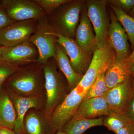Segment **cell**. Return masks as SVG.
<instances>
[{
	"instance_id": "b9f144b4",
	"label": "cell",
	"mask_w": 134,
	"mask_h": 134,
	"mask_svg": "<svg viewBox=\"0 0 134 134\" xmlns=\"http://www.w3.org/2000/svg\"></svg>"
},
{
	"instance_id": "d590c367",
	"label": "cell",
	"mask_w": 134,
	"mask_h": 134,
	"mask_svg": "<svg viewBox=\"0 0 134 134\" xmlns=\"http://www.w3.org/2000/svg\"><path fill=\"white\" fill-rule=\"evenodd\" d=\"M131 79H132V88H133V92L134 96V76L131 75Z\"/></svg>"
},
{
	"instance_id": "ac0fdd59",
	"label": "cell",
	"mask_w": 134,
	"mask_h": 134,
	"mask_svg": "<svg viewBox=\"0 0 134 134\" xmlns=\"http://www.w3.org/2000/svg\"><path fill=\"white\" fill-rule=\"evenodd\" d=\"M126 59L118 60L115 58L107 70L105 81L109 90L125 81L131 76L130 67Z\"/></svg>"
},
{
	"instance_id": "1f68e13d",
	"label": "cell",
	"mask_w": 134,
	"mask_h": 134,
	"mask_svg": "<svg viewBox=\"0 0 134 134\" xmlns=\"http://www.w3.org/2000/svg\"><path fill=\"white\" fill-rule=\"evenodd\" d=\"M0 134H16L14 133L12 130L4 128H0Z\"/></svg>"
},
{
	"instance_id": "7c38bea8",
	"label": "cell",
	"mask_w": 134,
	"mask_h": 134,
	"mask_svg": "<svg viewBox=\"0 0 134 134\" xmlns=\"http://www.w3.org/2000/svg\"><path fill=\"white\" fill-rule=\"evenodd\" d=\"M104 97L110 110L125 114L134 97L131 76L109 89Z\"/></svg>"
},
{
	"instance_id": "4fadbf2b",
	"label": "cell",
	"mask_w": 134,
	"mask_h": 134,
	"mask_svg": "<svg viewBox=\"0 0 134 134\" xmlns=\"http://www.w3.org/2000/svg\"><path fill=\"white\" fill-rule=\"evenodd\" d=\"M111 23L109 25L107 41L115 52L116 59H126L130 54L128 37L125 29L117 21L113 11L110 12Z\"/></svg>"
},
{
	"instance_id": "52a82bcc",
	"label": "cell",
	"mask_w": 134,
	"mask_h": 134,
	"mask_svg": "<svg viewBox=\"0 0 134 134\" xmlns=\"http://www.w3.org/2000/svg\"><path fill=\"white\" fill-rule=\"evenodd\" d=\"M107 1L91 0L87 2V14L96 34L97 49L107 41L110 23L106 4Z\"/></svg>"
},
{
	"instance_id": "ffe728a7",
	"label": "cell",
	"mask_w": 134,
	"mask_h": 134,
	"mask_svg": "<svg viewBox=\"0 0 134 134\" xmlns=\"http://www.w3.org/2000/svg\"><path fill=\"white\" fill-rule=\"evenodd\" d=\"M104 117L82 119L74 121H69L64 126L62 130L67 134H83L91 128L103 126Z\"/></svg>"
},
{
	"instance_id": "9a60e30c",
	"label": "cell",
	"mask_w": 134,
	"mask_h": 134,
	"mask_svg": "<svg viewBox=\"0 0 134 134\" xmlns=\"http://www.w3.org/2000/svg\"><path fill=\"white\" fill-rule=\"evenodd\" d=\"M110 108L104 96L84 99L79 106L75 115L70 121L82 119H95L100 116H107Z\"/></svg>"
},
{
	"instance_id": "8992f818",
	"label": "cell",
	"mask_w": 134,
	"mask_h": 134,
	"mask_svg": "<svg viewBox=\"0 0 134 134\" xmlns=\"http://www.w3.org/2000/svg\"><path fill=\"white\" fill-rule=\"evenodd\" d=\"M115 58V52L107 41L93 53L90 66L77 86L88 92L96 79L101 74L106 72Z\"/></svg>"
},
{
	"instance_id": "e0dca14e",
	"label": "cell",
	"mask_w": 134,
	"mask_h": 134,
	"mask_svg": "<svg viewBox=\"0 0 134 134\" xmlns=\"http://www.w3.org/2000/svg\"><path fill=\"white\" fill-rule=\"evenodd\" d=\"M58 68L66 79L69 90L71 91L77 86L84 75L75 72L70 63L69 58L64 48L57 43L55 57Z\"/></svg>"
},
{
	"instance_id": "74e56055",
	"label": "cell",
	"mask_w": 134,
	"mask_h": 134,
	"mask_svg": "<svg viewBox=\"0 0 134 134\" xmlns=\"http://www.w3.org/2000/svg\"><path fill=\"white\" fill-rule=\"evenodd\" d=\"M109 134L108 133H103V134Z\"/></svg>"
},
{
	"instance_id": "8fae6325",
	"label": "cell",
	"mask_w": 134,
	"mask_h": 134,
	"mask_svg": "<svg viewBox=\"0 0 134 134\" xmlns=\"http://www.w3.org/2000/svg\"><path fill=\"white\" fill-rule=\"evenodd\" d=\"M38 58L37 47L27 40L14 46L5 47L1 60L20 66L37 62Z\"/></svg>"
},
{
	"instance_id": "e575fe53",
	"label": "cell",
	"mask_w": 134,
	"mask_h": 134,
	"mask_svg": "<svg viewBox=\"0 0 134 134\" xmlns=\"http://www.w3.org/2000/svg\"><path fill=\"white\" fill-rule=\"evenodd\" d=\"M128 13V14L129 15H130V16L132 17L133 18H134V7Z\"/></svg>"
},
{
	"instance_id": "ba28073f",
	"label": "cell",
	"mask_w": 134,
	"mask_h": 134,
	"mask_svg": "<svg viewBox=\"0 0 134 134\" xmlns=\"http://www.w3.org/2000/svg\"><path fill=\"white\" fill-rule=\"evenodd\" d=\"M9 17L14 22L30 19L39 21L46 16L39 5L34 0H1Z\"/></svg>"
},
{
	"instance_id": "30bf717a",
	"label": "cell",
	"mask_w": 134,
	"mask_h": 134,
	"mask_svg": "<svg viewBox=\"0 0 134 134\" xmlns=\"http://www.w3.org/2000/svg\"><path fill=\"white\" fill-rule=\"evenodd\" d=\"M55 35L57 42L65 49L75 72L84 75L91 63L93 55L84 51L75 39L66 37L56 32Z\"/></svg>"
},
{
	"instance_id": "d4e9b609",
	"label": "cell",
	"mask_w": 134,
	"mask_h": 134,
	"mask_svg": "<svg viewBox=\"0 0 134 134\" xmlns=\"http://www.w3.org/2000/svg\"><path fill=\"white\" fill-rule=\"evenodd\" d=\"M71 0H34L43 9L46 16L58 7Z\"/></svg>"
},
{
	"instance_id": "f546056e",
	"label": "cell",
	"mask_w": 134,
	"mask_h": 134,
	"mask_svg": "<svg viewBox=\"0 0 134 134\" xmlns=\"http://www.w3.org/2000/svg\"><path fill=\"white\" fill-rule=\"evenodd\" d=\"M125 114L130 121L134 124V96L126 110Z\"/></svg>"
},
{
	"instance_id": "ab89813d",
	"label": "cell",
	"mask_w": 134,
	"mask_h": 134,
	"mask_svg": "<svg viewBox=\"0 0 134 134\" xmlns=\"http://www.w3.org/2000/svg\"><path fill=\"white\" fill-rule=\"evenodd\" d=\"M1 88H0V90H1Z\"/></svg>"
},
{
	"instance_id": "4316f807",
	"label": "cell",
	"mask_w": 134,
	"mask_h": 134,
	"mask_svg": "<svg viewBox=\"0 0 134 134\" xmlns=\"http://www.w3.org/2000/svg\"><path fill=\"white\" fill-rule=\"evenodd\" d=\"M109 5L118 8L126 13H129L134 7V0H111L107 1Z\"/></svg>"
},
{
	"instance_id": "5b68a950",
	"label": "cell",
	"mask_w": 134,
	"mask_h": 134,
	"mask_svg": "<svg viewBox=\"0 0 134 134\" xmlns=\"http://www.w3.org/2000/svg\"><path fill=\"white\" fill-rule=\"evenodd\" d=\"M87 93L78 86L70 92L53 113L49 122L53 129L58 131L62 130L74 118Z\"/></svg>"
},
{
	"instance_id": "3957f363",
	"label": "cell",
	"mask_w": 134,
	"mask_h": 134,
	"mask_svg": "<svg viewBox=\"0 0 134 134\" xmlns=\"http://www.w3.org/2000/svg\"><path fill=\"white\" fill-rule=\"evenodd\" d=\"M83 2L82 1L71 0L47 16L48 22L56 33L75 39Z\"/></svg>"
},
{
	"instance_id": "f35d334b",
	"label": "cell",
	"mask_w": 134,
	"mask_h": 134,
	"mask_svg": "<svg viewBox=\"0 0 134 134\" xmlns=\"http://www.w3.org/2000/svg\"><path fill=\"white\" fill-rule=\"evenodd\" d=\"M2 46L1 45V44H0V46Z\"/></svg>"
},
{
	"instance_id": "44dd1931",
	"label": "cell",
	"mask_w": 134,
	"mask_h": 134,
	"mask_svg": "<svg viewBox=\"0 0 134 134\" xmlns=\"http://www.w3.org/2000/svg\"><path fill=\"white\" fill-rule=\"evenodd\" d=\"M115 15V18L121 24L126 32L129 40L133 49L134 48V18L118 8L109 5Z\"/></svg>"
},
{
	"instance_id": "7a4b0ae2",
	"label": "cell",
	"mask_w": 134,
	"mask_h": 134,
	"mask_svg": "<svg viewBox=\"0 0 134 134\" xmlns=\"http://www.w3.org/2000/svg\"><path fill=\"white\" fill-rule=\"evenodd\" d=\"M43 65L46 96L44 115L50 121L54 111L65 99L69 90L66 79L58 70L55 58H50Z\"/></svg>"
},
{
	"instance_id": "7402d4cb",
	"label": "cell",
	"mask_w": 134,
	"mask_h": 134,
	"mask_svg": "<svg viewBox=\"0 0 134 134\" xmlns=\"http://www.w3.org/2000/svg\"><path fill=\"white\" fill-rule=\"evenodd\" d=\"M130 122L125 114L110 110L108 115L104 118L103 126L115 133Z\"/></svg>"
},
{
	"instance_id": "9c48e42d",
	"label": "cell",
	"mask_w": 134,
	"mask_h": 134,
	"mask_svg": "<svg viewBox=\"0 0 134 134\" xmlns=\"http://www.w3.org/2000/svg\"><path fill=\"white\" fill-rule=\"evenodd\" d=\"M38 21L30 19L15 22L0 31V44L5 47L14 46L29 40L36 31Z\"/></svg>"
},
{
	"instance_id": "5bb4252c",
	"label": "cell",
	"mask_w": 134,
	"mask_h": 134,
	"mask_svg": "<svg viewBox=\"0 0 134 134\" xmlns=\"http://www.w3.org/2000/svg\"><path fill=\"white\" fill-rule=\"evenodd\" d=\"M75 38L80 47L86 52L93 54L97 49V39L93 26L87 12L83 11V8Z\"/></svg>"
},
{
	"instance_id": "8d00e7d4",
	"label": "cell",
	"mask_w": 134,
	"mask_h": 134,
	"mask_svg": "<svg viewBox=\"0 0 134 134\" xmlns=\"http://www.w3.org/2000/svg\"><path fill=\"white\" fill-rule=\"evenodd\" d=\"M56 134H67L65 132H63L62 130L58 131V133Z\"/></svg>"
},
{
	"instance_id": "d6a6232c",
	"label": "cell",
	"mask_w": 134,
	"mask_h": 134,
	"mask_svg": "<svg viewBox=\"0 0 134 134\" xmlns=\"http://www.w3.org/2000/svg\"><path fill=\"white\" fill-rule=\"evenodd\" d=\"M129 71L130 75L134 76V62L132 63L130 67Z\"/></svg>"
},
{
	"instance_id": "4dcf8cb0",
	"label": "cell",
	"mask_w": 134,
	"mask_h": 134,
	"mask_svg": "<svg viewBox=\"0 0 134 134\" xmlns=\"http://www.w3.org/2000/svg\"><path fill=\"white\" fill-rule=\"evenodd\" d=\"M126 62L129 67L134 62V48L132 52L130 54L129 57L126 59Z\"/></svg>"
},
{
	"instance_id": "484cf974",
	"label": "cell",
	"mask_w": 134,
	"mask_h": 134,
	"mask_svg": "<svg viewBox=\"0 0 134 134\" xmlns=\"http://www.w3.org/2000/svg\"><path fill=\"white\" fill-rule=\"evenodd\" d=\"M19 66L0 60V88L2 87L6 80Z\"/></svg>"
},
{
	"instance_id": "f1b7e54d",
	"label": "cell",
	"mask_w": 134,
	"mask_h": 134,
	"mask_svg": "<svg viewBox=\"0 0 134 134\" xmlns=\"http://www.w3.org/2000/svg\"><path fill=\"white\" fill-rule=\"evenodd\" d=\"M115 134H134V124L130 122L115 133Z\"/></svg>"
},
{
	"instance_id": "836d02e7",
	"label": "cell",
	"mask_w": 134,
	"mask_h": 134,
	"mask_svg": "<svg viewBox=\"0 0 134 134\" xmlns=\"http://www.w3.org/2000/svg\"><path fill=\"white\" fill-rule=\"evenodd\" d=\"M5 48V47L3 46H0V60L2 58L3 53Z\"/></svg>"
},
{
	"instance_id": "6da1fadb",
	"label": "cell",
	"mask_w": 134,
	"mask_h": 134,
	"mask_svg": "<svg viewBox=\"0 0 134 134\" xmlns=\"http://www.w3.org/2000/svg\"><path fill=\"white\" fill-rule=\"evenodd\" d=\"M3 85L18 96L37 97L38 91L45 87L43 64L36 62L19 66Z\"/></svg>"
},
{
	"instance_id": "60d3db41",
	"label": "cell",
	"mask_w": 134,
	"mask_h": 134,
	"mask_svg": "<svg viewBox=\"0 0 134 134\" xmlns=\"http://www.w3.org/2000/svg\"><path fill=\"white\" fill-rule=\"evenodd\" d=\"M0 128H1V127H0Z\"/></svg>"
},
{
	"instance_id": "83f0119b",
	"label": "cell",
	"mask_w": 134,
	"mask_h": 134,
	"mask_svg": "<svg viewBox=\"0 0 134 134\" xmlns=\"http://www.w3.org/2000/svg\"><path fill=\"white\" fill-rule=\"evenodd\" d=\"M14 21L11 20L6 14L4 7L0 1V31Z\"/></svg>"
},
{
	"instance_id": "d6986e66",
	"label": "cell",
	"mask_w": 134,
	"mask_h": 134,
	"mask_svg": "<svg viewBox=\"0 0 134 134\" xmlns=\"http://www.w3.org/2000/svg\"><path fill=\"white\" fill-rule=\"evenodd\" d=\"M16 114L14 104L9 94L6 92L0 93V127L14 129Z\"/></svg>"
},
{
	"instance_id": "2e32d148",
	"label": "cell",
	"mask_w": 134,
	"mask_h": 134,
	"mask_svg": "<svg viewBox=\"0 0 134 134\" xmlns=\"http://www.w3.org/2000/svg\"><path fill=\"white\" fill-rule=\"evenodd\" d=\"M16 110V119L14 130L16 134H21L24 131V120L28 110L31 108H38L41 100L38 97H24L18 96L6 88Z\"/></svg>"
},
{
	"instance_id": "cb8c5ba5",
	"label": "cell",
	"mask_w": 134,
	"mask_h": 134,
	"mask_svg": "<svg viewBox=\"0 0 134 134\" xmlns=\"http://www.w3.org/2000/svg\"><path fill=\"white\" fill-rule=\"evenodd\" d=\"M42 121L35 113H29L25 119V126L29 134H43Z\"/></svg>"
},
{
	"instance_id": "277c9868",
	"label": "cell",
	"mask_w": 134,
	"mask_h": 134,
	"mask_svg": "<svg viewBox=\"0 0 134 134\" xmlns=\"http://www.w3.org/2000/svg\"><path fill=\"white\" fill-rule=\"evenodd\" d=\"M29 40L33 43L38 50L39 58L37 62L43 64L50 58H55L58 43L57 36L46 16L38 21L36 31Z\"/></svg>"
},
{
	"instance_id": "603a6c76",
	"label": "cell",
	"mask_w": 134,
	"mask_h": 134,
	"mask_svg": "<svg viewBox=\"0 0 134 134\" xmlns=\"http://www.w3.org/2000/svg\"><path fill=\"white\" fill-rule=\"evenodd\" d=\"M105 72L101 74L96 79L89 89L84 99L102 97L105 95L109 90L105 81Z\"/></svg>"
}]
</instances>
